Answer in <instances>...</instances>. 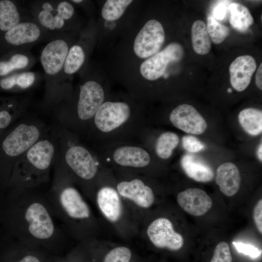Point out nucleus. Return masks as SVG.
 <instances>
[{
    "mask_svg": "<svg viewBox=\"0 0 262 262\" xmlns=\"http://www.w3.org/2000/svg\"><path fill=\"white\" fill-rule=\"evenodd\" d=\"M10 218L16 241L60 254L66 233L54 216L46 193L39 188L14 190Z\"/></svg>",
    "mask_w": 262,
    "mask_h": 262,
    "instance_id": "nucleus-1",
    "label": "nucleus"
},
{
    "mask_svg": "<svg viewBox=\"0 0 262 262\" xmlns=\"http://www.w3.org/2000/svg\"><path fill=\"white\" fill-rule=\"evenodd\" d=\"M47 195L55 218L66 232L80 238L89 233L92 218L89 206L72 180L57 164Z\"/></svg>",
    "mask_w": 262,
    "mask_h": 262,
    "instance_id": "nucleus-2",
    "label": "nucleus"
},
{
    "mask_svg": "<svg viewBox=\"0 0 262 262\" xmlns=\"http://www.w3.org/2000/svg\"><path fill=\"white\" fill-rule=\"evenodd\" d=\"M59 136L48 132L18 160L14 168V190L37 188L49 181L57 158Z\"/></svg>",
    "mask_w": 262,
    "mask_h": 262,
    "instance_id": "nucleus-3",
    "label": "nucleus"
},
{
    "mask_svg": "<svg viewBox=\"0 0 262 262\" xmlns=\"http://www.w3.org/2000/svg\"><path fill=\"white\" fill-rule=\"evenodd\" d=\"M137 2L132 0H107L103 2L100 11L98 34L103 43H112V39L119 32L123 33L132 23L138 15L135 9Z\"/></svg>",
    "mask_w": 262,
    "mask_h": 262,
    "instance_id": "nucleus-4",
    "label": "nucleus"
},
{
    "mask_svg": "<svg viewBox=\"0 0 262 262\" xmlns=\"http://www.w3.org/2000/svg\"><path fill=\"white\" fill-rule=\"evenodd\" d=\"M33 20L46 32L71 30L76 18L74 4L68 0H45L32 6Z\"/></svg>",
    "mask_w": 262,
    "mask_h": 262,
    "instance_id": "nucleus-5",
    "label": "nucleus"
},
{
    "mask_svg": "<svg viewBox=\"0 0 262 262\" xmlns=\"http://www.w3.org/2000/svg\"><path fill=\"white\" fill-rule=\"evenodd\" d=\"M60 154L56 163L73 181L84 183L93 180L98 172V164L91 152L84 147L77 144L65 145L60 139Z\"/></svg>",
    "mask_w": 262,
    "mask_h": 262,
    "instance_id": "nucleus-6",
    "label": "nucleus"
},
{
    "mask_svg": "<svg viewBox=\"0 0 262 262\" xmlns=\"http://www.w3.org/2000/svg\"><path fill=\"white\" fill-rule=\"evenodd\" d=\"M133 108L127 100H106L93 118L97 130L110 134L119 130L131 119Z\"/></svg>",
    "mask_w": 262,
    "mask_h": 262,
    "instance_id": "nucleus-7",
    "label": "nucleus"
},
{
    "mask_svg": "<svg viewBox=\"0 0 262 262\" xmlns=\"http://www.w3.org/2000/svg\"><path fill=\"white\" fill-rule=\"evenodd\" d=\"M106 99L104 84L95 76L84 80L79 88L76 106L77 118L82 122L92 120Z\"/></svg>",
    "mask_w": 262,
    "mask_h": 262,
    "instance_id": "nucleus-8",
    "label": "nucleus"
},
{
    "mask_svg": "<svg viewBox=\"0 0 262 262\" xmlns=\"http://www.w3.org/2000/svg\"><path fill=\"white\" fill-rule=\"evenodd\" d=\"M74 42L66 37H56L44 47L40 60L47 76L51 78L62 73L69 49Z\"/></svg>",
    "mask_w": 262,
    "mask_h": 262,
    "instance_id": "nucleus-9",
    "label": "nucleus"
},
{
    "mask_svg": "<svg viewBox=\"0 0 262 262\" xmlns=\"http://www.w3.org/2000/svg\"><path fill=\"white\" fill-rule=\"evenodd\" d=\"M147 237L156 247L177 251L184 244L183 236L174 229L171 221L165 217L153 220L147 227Z\"/></svg>",
    "mask_w": 262,
    "mask_h": 262,
    "instance_id": "nucleus-10",
    "label": "nucleus"
},
{
    "mask_svg": "<svg viewBox=\"0 0 262 262\" xmlns=\"http://www.w3.org/2000/svg\"><path fill=\"white\" fill-rule=\"evenodd\" d=\"M169 120L177 129L192 134H201L207 127L202 115L194 107L187 104H182L174 108L170 114Z\"/></svg>",
    "mask_w": 262,
    "mask_h": 262,
    "instance_id": "nucleus-11",
    "label": "nucleus"
},
{
    "mask_svg": "<svg viewBox=\"0 0 262 262\" xmlns=\"http://www.w3.org/2000/svg\"><path fill=\"white\" fill-rule=\"evenodd\" d=\"M45 33L33 19H28L20 22L6 32L4 38L10 45L20 47L22 49L40 41Z\"/></svg>",
    "mask_w": 262,
    "mask_h": 262,
    "instance_id": "nucleus-12",
    "label": "nucleus"
},
{
    "mask_svg": "<svg viewBox=\"0 0 262 262\" xmlns=\"http://www.w3.org/2000/svg\"><path fill=\"white\" fill-rule=\"evenodd\" d=\"M116 190L120 196L131 200L142 208L150 207L155 201L152 189L139 179L122 181L117 184Z\"/></svg>",
    "mask_w": 262,
    "mask_h": 262,
    "instance_id": "nucleus-13",
    "label": "nucleus"
},
{
    "mask_svg": "<svg viewBox=\"0 0 262 262\" xmlns=\"http://www.w3.org/2000/svg\"><path fill=\"white\" fill-rule=\"evenodd\" d=\"M177 200L185 212L196 216L205 214L213 206L211 197L199 188H188L180 192L178 194Z\"/></svg>",
    "mask_w": 262,
    "mask_h": 262,
    "instance_id": "nucleus-14",
    "label": "nucleus"
},
{
    "mask_svg": "<svg viewBox=\"0 0 262 262\" xmlns=\"http://www.w3.org/2000/svg\"><path fill=\"white\" fill-rule=\"evenodd\" d=\"M257 68L255 59L248 55L237 57L230 65V82L236 91L241 92L249 85Z\"/></svg>",
    "mask_w": 262,
    "mask_h": 262,
    "instance_id": "nucleus-15",
    "label": "nucleus"
},
{
    "mask_svg": "<svg viewBox=\"0 0 262 262\" xmlns=\"http://www.w3.org/2000/svg\"><path fill=\"white\" fill-rule=\"evenodd\" d=\"M96 202L107 220L113 223L119 220L122 207L120 196L116 190L109 186L102 187L97 193Z\"/></svg>",
    "mask_w": 262,
    "mask_h": 262,
    "instance_id": "nucleus-16",
    "label": "nucleus"
},
{
    "mask_svg": "<svg viewBox=\"0 0 262 262\" xmlns=\"http://www.w3.org/2000/svg\"><path fill=\"white\" fill-rule=\"evenodd\" d=\"M112 157L117 164L125 167L143 168L150 162V157L148 152L136 146L119 147L114 151Z\"/></svg>",
    "mask_w": 262,
    "mask_h": 262,
    "instance_id": "nucleus-17",
    "label": "nucleus"
},
{
    "mask_svg": "<svg viewBox=\"0 0 262 262\" xmlns=\"http://www.w3.org/2000/svg\"><path fill=\"white\" fill-rule=\"evenodd\" d=\"M241 178L237 166L230 162L222 164L216 170L215 181L220 191L227 196H232L238 192Z\"/></svg>",
    "mask_w": 262,
    "mask_h": 262,
    "instance_id": "nucleus-18",
    "label": "nucleus"
},
{
    "mask_svg": "<svg viewBox=\"0 0 262 262\" xmlns=\"http://www.w3.org/2000/svg\"><path fill=\"white\" fill-rule=\"evenodd\" d=\"M181 166L190 179L200 182L212 181L214 173L212 167L205 161L190 153L184 154L180 161Z\"/></svg>",
    "mask_w": 262,
    "mask_h": 262,
    "instance_id": "nucleus-19",
    "label": "nucleus"
},
{
    "mask_svg": "<svg viewBox=\"0 0 262 262\" xmlns=\"http://www.w3.org/2000/svg\"><path fill=\"white\" fill-rule=\"evenodd\" d=\"M88 46L81 40L75 41L69 49L62 72L71 76L78 72L84 66L88 56Z\"/></svg>",
    "mask_w": 262,
    "mask_h": 262,
    "instance_id": "nucleus-20",
    "label": "nucleus"
},
{
    "mask_svg": "<svg viewBox=\"0 0 262 262\" xmlns=\"http://www.w3.org/2000/svg\"><path fill=\"white\" fill-rule=\"evenodd\" d=\"M53 255L41 247L17 241L8 262H49Z\"/></svg>",
    "mask_w": 262,
    "mask_h": 262,
    "instance_id": "nucleus-21",
    "label": "nucleus"
},
{
    "mask_svg": "<svg viewBox=\"0 0 262 262\" xmlns=\"http://www.w3.org/2000/svg\"><path fill=\"white\" fill-rule=\"evenodd\" d=\"M229 12L231 26L240 32H246L254 24V20L249 9L239 3L229 4Z\"/></svg>",
    "mask_w": 262,
    "mask_h": 262,
    "instance_id": "nucleus-22",
    "label": "nucleus"
},
{
    "mask_svg": "<svg viewBox=\"0 0 262 262\" xmlns=\"http://www.w3.org/2000/svg\"><path fill=\"white\" fill-rule=\"evenodd\" d=\"M23 14L14 2L0 0V30L6 32L20 22L28 20Z\"/></svg>",
    "mask_w": 262,
    "mask_h": 262,
    "instance_id": "nucleus-23",
    "label": "nucleus"
},
{
    "mask_svg": "<svg viewBox=\"0 0 262 262\" xmlns=\"http://www.w3.org/2000/svg\"><path fill=\"white\" fill-rule=\"evenodd\" d=\"M238 120L243 129L248 134L257 136L262 132V111L257 108H247L241 111Z\"/></svg>",
    "mask_w": 262,
    "mask_h": 262,
    "instance_id": "nucleus-24",
    "label": "nucleus"
},
{
    "mask_svg": "<svg viewBox=\"0 0 262 262\" xmlns=\"http://www.w3.org/2000/svg\"><path fill=\"white\" fill-rule=\"evenodd\" d=\"M191 39L194 50L198 54L205 55L211 49V41L205 23L195 21L191 28Z\"/></svg>",
    "mask_w": 262,
    "mask_h": 262,
    "instance_id": "nucleus-25",
    "label": "nucleus"
},
{
    "mask_svg": "<svg viewBox=\"0 0 262 262\" xmlns=\"http://www.w3.org/2000/svg\"><path fill=\"white\" fill-rule=\"evenodd\" d=\"M33 56L21 50L12 55L8 60L0 61V76H6L16 70L25 71L33 64Z\"/></svg>",
    "mask_w": 262,
    "mask_h": 262,
    "instance_id": "nucleus-26",
    "label": "nucleus"
},
{
    "mask_svg": "<svg viewBox=\"0 0 262 262\" xmlns=\"http://www.w3.org/2000/svg\"><path fill=\"white\" fill-rule=\"evenodd\" d=\"M179 142V138L176 133L172 131L163 132L156 141L155 151L157 155L164 160L169 159Z\"/></svg>",
    "mask_w": 262,
    "mask_h": 262,
    "instance_id": "nucleus-27",
    "label": "nucleus"
},
{
    "mask_svg": "<svg viewBox=\"0 0 262 262\" xmlns=\"http://www.w3.org/2000/svg\"><path fill=\"white\" fill-rule=\"evenodd\" d=\"M206 27L210 38L216 44L223 42L229 33V28L215 19L212 15L208 17Z\"/></svg>",
    "mask_w": 262,
    "mask_h": 262,
    "instance_id": "nucleus-28",
    "label": "nucleus"
},
{
    "mask_svg": "<svg viewBox=\"0 0 262 262\" xmlns=\"http://www.w3.org/2000/svg\"><path fill=\"white\" fill-rule=\"evenodd\" d=\"M131 252L125 246H119L110 250L105 255L103 262H130Z\"/></svg>",
    "mask_w": 262,
    "mask_h": 262,
    "instance_id": "nucleus-29",
    "label": "nucleus"
},
{
    "mask_svg": "<svg viewBox=\"0 0 262 262\" xmlns=\"http://www.w3.org/2000/svg\"><path fill=\"white\" fill-rule=\"evenodd\" d=\"M210 262H232L229 246L228 243L221 242L216 245Z\"/></svg>",
    "mask_w": 262,
    "mask_h": 262,
    "instance_id": "nucleus-30",
    "label": "nucleus"
},
{
    "mask_svg": "<svg viewBox=\"0 0 262 262\" xmlns=\"http://www.w3.org/2000/svg\"><path fill=\"white\" fill-rule=\"evenodd\" d=\"M184 149L190 153L200 151L205 148V145L196 137L192 135H185L182 138Z\"/></svg>",
    "mask_w": 262,
    "mask_h": 262,
    "instance_id": "nucleus-31",
    "label": "nucleus"
},
{
    "mask_svg": "<svg viewBox=\"0 0 262 262\" xmlns=\"http://www.w3.org/2000/svg\"><path fill=\"white\" fill-rule=\"evenodd\" d=\"M232 244L239 252L249 256L251 258H256L261 254V251L251 245L237 242H233Z\"/></svg>",
    "mask_w": 262,
    "mask_h": 262,
    "instance_id": "nucleus-32",
    "label": "nucleus"
},
{
    "mask_svg": "<svg viewBox=\"0 0 262 262\" xmlns=\"http://www.w3.org/2000/svg\"><path fill=\"white\" fill-rule=\"evenodd\" d=\"M228 2L226 0L218 1L213 8L212 16L220 22L226 17L229 12Z\"/></svg>",
    "mask_w": 262,
    "mask_h": 262,
    "instance_id": "nucleus-33",
    "label": "nucleus"
},
{
    "mask_svg": "<svg viewBox=\"0 0 262 262\" xmlns=\"http://www.w3.org/2000/svg\"><path fill=\"white\" fill-rule=\"evenodd\" d=\"M253 219L259 232L262 233V199L259 200L253 212Z\"/></svg>",
    "mask_w": 262,
    "mask_h": 262,
    "instance_id": "nucleus-34",
    "label": "nucleus"
},
{
    "mask_svg": "<svg viewBox=\"0 0 262 262\" xmlns=\"http://www.w3.org/2000/svg\"><path fill=\"white\" fill-rule=\"evenodd\" d=\"M78 256L76 251L72 252L65 257L54 254L49 262H82L81 259H79Z\"/></svg>",
    "mask_w": 262,
    "mask_h": 262,
    "instance_id": "nucleus-35",
    "label": "nucleus"
},
{
    "mask_svg": "<svg viewBox=\"0 0 262 262\" xmlns=\"http://www.w3.org/2000/svg\"><path fill=\"white\" fill-rule=\"evenodd\" d=\"M17 72L6 76L0 81V86L3 89L9 90L16 87Z\"/></svg>",
    "mask_w": 262,
    "mask_h": 262,
    "instance_id": "nucleus-36",
    "label": "nucleus"
},
{
    "mask_svg": "<svg viewBox=\"0 0 262 262\" xmlns=\"http://www.w3.org/2000/svg\"><path fill=\"white\" fill-rule=\"evenodd\" d=\"M12 117L10 114L6 110L0 111V129L7 127L11 123Z\"/></svg>",
    "mask_w": 262,
    "mask_h": 262,
    "instance_id": "nucleus-37",
    "label": "nucleus"
},
{
    "mask_svg": "<svg viewBox=\"0 0 262 262\" xmlns=\"http://www.w3.org/2000/svg\"><path fill=\"white\" fill-rule=\"evenodd\" d=\"M255 83L257 87L262 90V64L261 63L257 69Z\"/></svg>",
    "mask_w": 262,
    "mask_h": 262,
    "instance_id": "nucleus-38",
    "label": "nucleus"
},
{
    "mask_svg": "<svg viewBox=\"0 0 262 262\" xmlns=\"http://www.w3.org/2000/svg\"><path fill=\"white\" fill-rule=\"evenodd\" d=\"M262 143L259 145L257 151V156L259 160L262 162Z\"/></svg>",
    "mask_w": 262,
    "mask_h": 262,
    "instance_id": "nucleus-39",
    "label": "nucleus"
}]
</instances>
